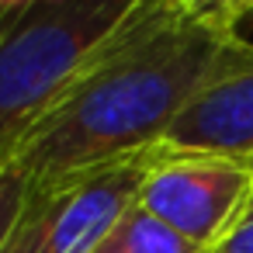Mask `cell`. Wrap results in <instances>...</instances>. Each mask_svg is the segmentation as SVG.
<instances>
[{
  "mask_svg": "<svg viewBox=\"0 0 253 253\" xmlns=\"http://www.w3.org/2000/svg\"><path fill=\"white\" fill-rule=\"evenodd\" d=\"M135 205L191 243L215 250L253 205V163L160 146Z\"/></svg>",
  "mask_w": 253,
  "mask_h": 253,
  "instance_id": "4",
  "label": "cell"
},
{
  "mask_svg": "<svg viewBox=\"0 0 253 253\" xmlns=\"http://www.w3.org/2000/svg\"><path fill=\"white\" fill-rule=\"evenodd\" d=\"M250 52L253 42L239 32L198 21L173 0H142L0 163L32 191H49L149 153L184 108Z\"/></svg>",
  "mask_w": 253,
  "mask_h": 253,
  "instance_id": "1",
  "label": "cell"
},
{
  "mask_svg": "<svg viewBox=\"0 0 253 253\" xmlns=\"http://www.w3.org/2000/svg\"><path fill=\"white\" fill-rule=\"evenodd\" d=\"M246 25H253V0H246V4L239 7V14H236V21H232V28H236L239 35H243Z\"/></svg>",
  "mask_w": 253,
  "mask_h": 253,
  "instance_id": "10",
  "label": "cell"
},
{
  "mask_svg": "<svg viewBox=\"0 0 253 253\" xmlns=\"http://www.w3.org/2000/svg\"><path fill=\"white\" fill-rule=\"evenodd\" d=\"M156 149L111 163L63 187H28L25 208L11 225L0 253H94L135 205Z\"/></svg>",
  "mask_w": 253,
  "mask_h": 253,
  "instance_id": "3",
  "label": "cell"
},
{
  "mask_svg": "<svg viewBox=\"0 0 253 253\" xmlns=\"http://www.w3.org/2000/svg\"><path fill=\"white\" fill-rule=\"evenodd\" d=\"M94 253H125V250H122V243H118L115 236H108V239H104V243H101Z\"/></svg>",
  "mask_w": 253,
  "mask_h": 253,
  "instance_id": "11",
  "label": "cell"
},
{
  "mask_svg": "<svg viewBox=\"0 0 253 253\" xmlns=\"http://www.w3.org/2000/svg\"><path fill=\"white\" fill-rule=\"evenodd\" d=\"M173 4L184 7L198 21H208V25H218V28L236 32L232 21H236V14H239V7L246 4V0H173Z\"/></svg>",
  "mask_w": 253,
  "mask_h": 253,
  "instance_id": "8",
  "label": "cell"
},
{
  "mask_svg": "<svg viewBox=\"0 0 253 253\" xmlns=\"http://www.w3.org/2000/svg\"><path fill=\"white\" fill-rule=\"evenodd\" d=\"M250 163H253V160H250Z\"/></svg>",
  "mask_w": 253,
  "mask_h": 253,
  "instance_id": "12",
  "label": "cell"
},
{
  "mask_svg": "<svg viewBox=\"0 0 253 253\" xmlns=\"http://www.w3.org/2000/svg\"><path fill=\"white\" fill-rule=\"evenodd\" d=\"M160 146L253 160V52L211 80L170 125Z\"/></svg>",
  "mask_w": 253,
  "mask_h": 253,
  "instance_id": "5",
  "label": "cell"
},
{
  "mask_svg": "<svg viewBox=\"0 0 253 253\" xmlns=\"http://www.w3.org/2000/svg\"><path fill=\"white\" fill-rule=\"evenodd\" d=\"M25 198H28V180L14 167L0 163V246H4L11 225L18 222V215L25 208Z\"/></svg>",
  "mask_w": 253,
  "mask_h": 253,
  "instance_id": "7",
  "label": "cell"
},
{
  "mask_svg": "<svg viewBox=\"0 0 253 253\" xmlns=\"http://www.w3.org/2000/svg\"><path fill=\"white\" fill-rule=\"evenodd\" d=\"M125 253H211L198 243H191L187 236H180L177 229H170L167 222H160L156 215H149L146 208L132 205L122 222L111 232Z\"/></svg>",
  "mask_w": 253,
  "mask_h": 253,
  "instance_id": "6",
  "label": "cell"
},
{
  "mask_svg": "<svg viewBox=\"0 0 253 253\" xmlns=\"http://www.w3.org/2000/svg\"><path fill=\"white\" fill-rule=\"evenodd\" d=\"M142 0H21L0 21V153L28 132Z\"/></svg>",
  "mask_w": 253,
  "mask_h": 253,
  "instance_id": "2",
  "label": "cell"
},
{
  "mask_svg": "<svg viewBox=\"0 0 253 253\" xmlns=\"http://www.w3.org/2000/svg\"><path fill=\"white\" fill-rule=\"evenodd\" d=\"M211 253H253V205L246 208V215L236 222V229H232Z\"/></svg>",
  "mask_w": 253,
  "mask_h": 253,
  "instance_id": "9",
  "label": "cell"
}]
</instances>
